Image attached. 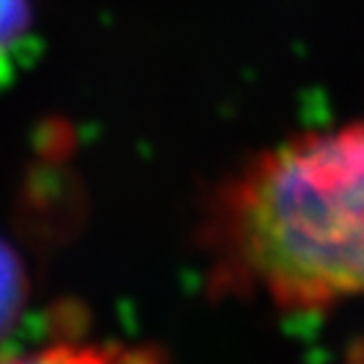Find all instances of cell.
Returning a JSON list of instances; mask_svg holds the SVG:
<instances>
[{
	"label": "cell",
	"mask_w": 364,
	"mask_h": 364,
	"mask_svg": "<svg viewBox=\"0 0 364 364\" xmlns=\"http://www.w3.org/2000/svg\"><path fill=\"white\" fill-rule=\"evenodd\" d=\"M27 297L25 270L14 251L6 243H0V346L9 340L14 326L22 318Z\"/></svg>",
	"instance_id": "7a4b0ae2"
},
{
	"label": "cell",
	"mask_w": 364,
	"mask_h": 364,
	"mask_svg": "<svg viewBox=\"0 0 364 364\" xmlns=\"http://www.w3.org/2000/svg\"><path fill=\"white\" fill-rule=\"evenodd\" d=\"M213 237L224 281L284 311L364 297V122L262 154L224 192Z\"/></svg>",
	"instance_id": "6da1fadb"
},
{
	"label": "cell",
	"mask_w": 364,
	"mask_h": 364,
	"mask_svg": "<svg viewBox=\"0 0 364 364\" xmlns=\"http://www.w3.org/2000/svg\"><path fill=\"white\" fill-rule=\"evenodd\" d=\"M30 36L27 0H0V81L14 73Z\"/></svg>",
	"instance_id": "3957f363"
}]
</instances>
